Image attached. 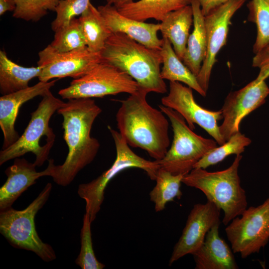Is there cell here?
Returning <instances> with one entry per match:
<instances>
[{
	"mask_svg": "<svg viewBox=\"0 0 269 269\" xmlns=\"http://www.w3.org/2000/svg\"><path fill=\"white\" fill-rule=\"evenodd\" d=\"M102 109L92 98L64 102L57 112L63 117V138L68 152L61 165H53L51 177L58 185L66 186L96 156L100 144L91 136L92 126Z\"/></svg>",
	"mask_w": 269,
	"mask_h": 269,
	"instance_id": "1",
	"label": "cell"
},
{
	"mask_svg": "<svg viewBox=\"0 0 269 269\" xmlns=\"http://www.w3.org/2000/svg\"><path fill=\"white\" fill-rule=\"evenodd\" d=\"M148 93L138 88L121 101L116 114L119 132L128 144L146 151L155 160L162 159L170 145L165 114L147 102Z\"/></svg>",
	"mask_w": 269,
	"mask_h": 269,
	"instance_id": "2",
	"label": "cell"
},
{
	"mask_svg": "<svg viewBox=\"0 0 269 269\" xmlns=\"http://www.w3.org/2000/svg\"><path fill=\"white\" fill-rule=\"evenodd\" d=\"M101 61L125 72L138 88L148 93L164 94L167 86L160 75V49L146 47L127 35L113 33L100 52Z\"/></svg>",
	"mask_w": 269,
	"mask_h": 269,
	"instance_id": "3",
	"label": "cell"
},
{
	"mask_svg": "<svg viewBox=\"0 0 269 269\" xmlns=\"http://www.w3.org/2000/svg\"><path fill=\"white\" fill-rule=\"evenodd\" d=\"M242 156L236 155L227 169L209 172L195 168L184 175L182 182L201 190L207 200L212 202L224 212L222 222L225 225L240 216L247 208L245 190L241 185L238 168Z\"/></svg>",
	"mask_w": 269,
	"mask_h": 269,
	"instance_id": "4",
	"label": "cell"
},
{
	"mask_svg": "<svg viewBox=\"0 0 269 269\" xmlns=\"http://www.w3.org/2000/svg\"><path fill=\"white\" fill-rule=\"evenodd\" d=\"M52 185L48 183L37 197L25 209L10 207L0 211V233L13 247L31 251L41 259L49 262L56 259L54 250L38 236L35 217L48 200Z\"/></svg>",
	"mask_w": 269,
	"mask_h": 269,
	"instance_id": "5",
	"label": "cell"
},
{
	"mask_svg": "<svg viewBox=\"0 0 269 269\" xmlns=\"http://www.w3.org/2000/svg\"><path fill=\"white\" fill-rule=\"evenodd\" d=\"M159 108L171 123L173 138L164 157L156 161L160 168L174 175H185L209 151L217 147V142L195 134L173 109L162 105Z\"/></svg>",
	"mask_w": 269,
	"mask_h": 269,
	"instance_id": "6",
	"label": "cell"
},
{
	"mask_svg": "<svg viewBox=\"0 0 269 269\" xmlns=\"http://www.w3.org/2000/svg\"><path fill=\"white\" fill-rule=\"evenodd\" d=\"M116 149V159L112 166L97 178L78 186L77 193L85 200V210L93 222L104 200L105 190L109 182L119 173L130 168L144 170L152 180H155L160 166L156 160H146L135 154L119 132L108 126Z\"/></svg>",
	"mask_w": 269,
	"mask_h": 269,
	"instance_id": "7",
	"label": "cell"
},
{
	"mask_svg": "<svg viewBox=\"0 0 269 269\" xmlns=\"http://www.w3.org/2000/svg\"><path fill=\"white\" fill-rule=\"evenodd\" d=\"M37 109L31 113V118L23 133L8 147L0 151V165L9 160L20 157L28 152L35 155L34 164L40 167L48 156L51 147L41 145L44 136L55 140V135L49 125L50 120L64 102L53 95L50 90L44 94Z\"/></svg>",
	"mask_w": 269,
	"mask_h": 269,
	"instance_id": "8",
	"label": "cell"
},
{
	"mask_svg": "<svg viewBox=\"0 0 269 269\" xmlns=\"http://www.w3.org/2000/svg\"><path fill=\"white\" fill-rule=\"evenodd\" d=\"M138 89L136 82L125 72L101 61L83 76L74 79L58 92L63 99L101 98L121 93L132 94Z\"/></svg>",
	"mask_w": 269,
	"mask_h": 269,
	"instance_id": "9",
	"label": "cell"
},
{
	"mask_svg": "<svg viewBox=\"0 0 269 269\" xmlns=\"http://www.w3.org/2000/svg\"><path fill=\"white\" fill-rule=\"evenodd\" d=\"M225 228L234 253L245 259L259 253L269 241V197L262 204L247 208Z\"/></svg>",
	"mask_w": 269,
	"mask_h": 269,
	"instance_id": "10",
	"label": "cell"
},
{
	"mask_svg": "<svg viewBox=\"0 0 269 269\" xmlns=\"http://www.w3.org/2000/svg\"><path fill=\"white\" fill-rule=\"evenodd\" d=\"M38 57L37 65L42 69L38 78L42 82L67 77L80 78L101 61L100 53L91 52L87 47L59 52L50 44L38 53Z\"/></svg>",
	"mask_w": 269,
	"mask_h": 269,
	"instance_id": "11",
	"label": "cell"
},
{
	"mask_svg": "<svg viewBox=\"0 0 269 269\" xmlns=\"http://www.w3.org/2000/svg\"><path fill=\"white\" fill-rule=\"evenodd\" d=\"M161 104L179 113L192 130L194 124L205 130L219 145L226 141L220 134L218 120L222 118L221 110L217 111L205 109L195 101L192 89L183 86L179 82H169L168 94L161 99Z\"/></svg>",
	"mask_w": 269,
	"mask_h": 269,
	"instance_id": "12",
	"label": "cell"
},
{
	"mask_svg": "<svg viewBox=\"0 0 269 269\" xmlns=\"http://www.w3.org/2000/svg\"><path fill=\"white\" fill-rule=\"evenodd\" d=\"M269 95V87L265 80L256 79L228 95L221 109L223 122L219 126L220 134L226 141L240 132L242 120L263 105Z\"/></svg>",
	"mask_w": 269,
	"mask_h": 269,
	"instance_id": "13",
	"label": "cell"
},
{
	"mask_svg": "<svg viewBox=\"0 0 269 269\" xmlns=\"http://www.w3.org/2000/svg\"><path fill=\"white\" fill-rule=\"evenodd\" d=\"M246 0H230L205 16L207 51L200 70L196 76L198 82L207 93L216 56L227 43L232 17Z\"/></svg>",
	"mask_w": 269,
	"mask_h": 269,
	"instance_id": "14",
	"label": "cell"
},
{
	"mask_svg": "<svg viewBox=\"0 0 269 269\" xmlns=\"http://www.w3.org/2000/svg\"><path fill=\"white\" fill-rule=\"evenodd\" d=\"M221 209L209 200L195 204L188 215L185 226L174 246L169 266L188 254L192 255L203 244L208 232L220 223Z\"/></svg>",
	"mask_w": 269,
	"mask_h": 269,
	"instance_id": "15",
	"label": "cell"
},
{
	"mask_svg": "<svg viewBox=\"0 0 269 269\" xmlns=\"http://www.w3.org/2000/svg\"><path fill=\"white\" fill-rule=\"evenodd\" d=\"M48 161L47 168L38 172L34 163L24 158L14 159L13 164L5 169L7 179L0 188V211L11 207L16 199L34 184L39 178L51 176L54 161L53 159H49Z\"/></svg>",
	"mask_w": 269,
	"mask_h": 269,
	"instance_id": "16",
	"label": "cell"
},
{
	"mask_svg": "<svg viewBox=\"0 0 269 269\" xmlns=\"http://www.w3.org/2000/svg\"><path fill=\"white\" fill-rule=\"evenodd\" d=\"M57 81L56 79L39 81L32 86L0 97V127L3 134L2 149L12 145L20 136L15 129V123L20 107L36 96H42Z\"/></svg>",
	"mask_w": 269,
	"mask_h": 269,
	"instance_id": "17",
	"label": "cell"
},
{
	"mask_svg": "<svg viewBox=\"0 0 269 269\" xmlns=\"http://www.w3.org/2000/svg\"><path fill=\"white\" fill-rule=\"evenodd\" d=\"M97 8L112 33H123L146 47L161 49L162 39H159L157 36L160 23H146L127 17L116 7L107 3Z\"/></svg>",
	"mask_w": 269,
	"mask_h": 269,
	"instance_id": "18",
	"label": "cell"
},
{
	"mask_svg": "<svg viewBox=\"0 0 269 269\" xmlns=\"http://www.w3.org/2000/svg\"><path fill=\"white\" fill-rule=\"evenodd\" d=\"M220 223L208 232L201 246L192 255L196 269H238L233 251L219 235Z\"/></svg>",
	"mask_w": 269,
	"mask_h": 269,
	"instance_id": "19",
	"label": "cell"
},
{
	"mask_svg": "<svg viewBox=\"0 0 269 269\" xmlns=\"http://www.w3.org/2000/svg\"><path fill=\"white\" fill-rule=\"evenodd\" d=\"M193 22L192 8L191 5H188L167 13L160 23L159 31L162 37L168 39L181 61L184 56Z\"/></svg>",
	"mask_w": 269,
	"mask_h": 269,
	"instance_id": "20",
	"label": "cell"
},
{
	"mask_svg": "<svg viewBox=\"0 0 269 269\" xmlns=\"http://www.w3.org/2000/svg\"><path fill=\"white\" fill-rule=\"evenodd\" d=\"M193 10V29L189 35L183 63L196 76L207 54V41L205 25V16L202 14L198 0H191Z\"/></svg>",
	"mask_w": 269,
	"mask_h": 269,
	"instance_id": "21",
	"label": "cell"
},
{
	"mask_svg": "<svg viewBox=\"0 0 269 269\" xmlns=\"http://www.w3.org/2000/svg\"><path fill=\"white\" fill-rule=\"evenodd\" d=\"M42 67H25L11 61L3 50H0V93L8 95L29 87V82L39 77Z\"/></svg>",
	"mask_w": 269,
	"mask_h": 269,
	"instance_id": "22",
	"label": "cell"
},
{
	"mask_svg": "<svg viewBox=\"0 0 269 269\" xmlns=\"http://www.w3.org/2000/svg\"><path fill=\"white\" fill-rule=\"evenodd\" d=\"M191 0H139L117 9L122 15L140 21L153 18L161 21L168 12L190 5Z\"/></svg>",
	"mask_w": 269,
	"mask_h": 269,
	"instance_id": "23",
	"label": "cell"
},
{
	"mask_svg": "<svg viewBox=\"0 0 269 269\" xmlns=\"http://www.w3.org/2000/svg\"><path fill=\"white\" fill-rule=\"evenodd\" d=\"M162 39L160 49L163 64L160 71L161 78L170 82L184 83L201 96H205L207 93L200 86L196 76L177 56L168 39L166 37Z\"/></svg>",
	"mask_w": 269,
	"mask_h": 269,
	"instance_id": "24",
	"label": "cell"
},
{
	"mask_svg": "<svg viewBox=\"0 0 269 269\" xmlns=\"http://www.w3.org/2000/svg\"><path fill=\"white\" fill-rule=\"evenodd\" d=\"M88 49L100 53L112 34L97 8L91 2L79 18Z\"/></svg>",
	"mask_w": 269,
	"mask_h": 269,
	"instance_id": "25",
	"label": "cell"
},
{
	"mask_svg": "<svg viewBox=\"0 0 269 269\" xmlns=\"http://www.w3.org/2000/svg\"><path fill=\"white\" fill-rule=\"evenodd\" d=\"M183 176L159 168L155 179L156 184L149 193L150 200L154 204L155 212L163 210L166 204L174 198H181L182 193L180 186Z\"/></svg>",
	"mask_w": 269,
	"mask_h": 269,
	"instance_id": "26",
	"label": "cell"
},
{
	"mask_svg": "<svg viewBox=\"0 0 269 269\" xmlns=\"http://www.w3.org/2000/svg\"><path fill=\"white\" fill-rule=\"evenodd\" d=\"M247 6L248 20L254 23L257 29L253 51L256 54L269 44V0H251Z\"/></svg>",
	"mask_w": 269,
	"mask_h": 269,
	"instance_id": "27",
	"label": "cell"
},
{
	"mask_svg": "<svg viewBox=\"0 0 269 269\" xmlns=\"http://www.w3.org/2000/svg\"><path fill=\"white\" fill-rule=\"evenodd\" d=\"M252 141L240 132L233 135L224 144L209 151L194 166L205 169L224 160L231 154H241Z\"/></svg>",
	"mask_w": 269,
	"mask_h": 269,
	"instance_id": "28",
	"label": "cell"
},
{
	"mask_svg": "<svg viewBox=\"0 0 269 269\" xmlns=\"http://www.w3.org/2000/svg\"><path fill=\"white\" fill-rule=\"evenodd\" d=\"M50 45L59 52H67L87 47L79 18H74L65 26L56 31Z\"/></svg>",
	"mask_w": 269,
	"mask_h": 269,
	"instance_id": "29",
	"label": "cell"
},
{
	"mask_svg": "<svg viewBox=\"0 0 269 269\" xmlns=\"http://www.w3.org/2000/svg\"><path fill=\"white\" fill-rule=\"evenodd\" d=\"M89 213L85 212L81 230V248L75 263L82 269H103L105 265L100 262L95 256L93 247L91 225Z\"/></svg>",
	"mask_w": 269,
	"mask_h": 269,
	"instance_id": "30",
	"label": "cell"
},
{
	"mask_svg": "<svg viewBox=\"0 0 269 269\" xmlns=\"http://www.w3.org/2000/svg\"><path fill=\"white\" fill-rule=\"evenodd\" d=\"M16 8L13 17L27 21H38L48 13L55 11L60 0H14Z\"/></svg>",
	"mask_w": 269,
	"mask_h": 269,
	"instance_id": "31",
	"label": "cell"
},
{
	"mask_svg": "<svg viewBox=\"0 0 269 269\" xmlns=\"http://www.w3.org/2000/svg\"><path fill=\"white\" fill-rule=\"evenodd\" d=\"M90 0H60L55 12L56 16L51 23L53 31L67 25L77 16L81 15L87 9Z\"/></svg>",
	"mask_w": 269,
	"mask_h": 269,
	"instance_id": "32",
	"label": "cell"
},
{
	"mask_svg": "<svg viewBox=\"0 0 269 269\" xmlns=\"http://www.w3.org/2000/svg\"><path fill=\"white\" fill-rule=\"evenodd\" d=\"M252 66L260 69L256 79L263 81L269 77V44L255 54L253 59Z\"/></svg>",
	"mask_w": 269,
	"mask_h": 269,
	"instance_id": "33",
	"label": "cell"
},
{
	"mask_svg": "<svg viewBox=\"0 0 269 269\" xmlns=\"http://www.w3.org/2000/svg\"><path fill=\"white\" fill-rule=\"evenodd\" d=\"M202 14L206 16L230 0H198Z\"/></svg>",
	"mask_w": 269,
	"mask_h": 269,
	"instance_id": "34",
	"label": "cell"
},
{
	"mask_svg": "<svg viewBox=\"0 0 269 269\" xmlns=\"http://www.w3.org/2000/svg\"><path fill=\"white\" fill-rule=\"evenodd\" d=\"M15 8L14 0H0V15L7 11H13Z\"/></svg>",
	"mask_w": 269,
	"mask_h": 269,
	"instance_id": "35",
	"label": "cell"
},
{
	"mask_svg": "<svg viewBox=\"0 0 269 269\" xmlns=\"http://www.w3.org/2000/svg\"><path fill=\"white\" fill-rule=\"evenodd\" d=\"M106 1L107 4L114 6L118 8L134 1V0H106Z\"/></svg>",
	"mask_w": 269,
	"mask_h": 269,
	"instance_id": "36",
	"label": "cell"
}]
</instances>
